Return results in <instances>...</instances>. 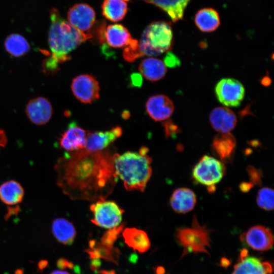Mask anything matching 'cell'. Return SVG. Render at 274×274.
<instances>
[{"label":"cell","instance_id":"6da1fadb","mask_svg":"<svg viewBox=\"0 0 274 274\" xmlns=\"http://www.w3.org/2000/svg\"><path fill=\"white\" fill-rule=\"evenodd\" d=\"M114 153L109 148L94 151L85 148L65 153L55 165L57 185L72 199H106L117 180Z\"/></svg>","mask_w":274,"mask_h":274},{"label":"cell","instance_id":"7a4b0ae2","mask_svg":"<svg viewBox=\"0 0 274 274\" xmlns=\"http://www.w3.org/2000/svg\"><path fill=\"white\" fill-rule=\"evenodd\" d=\"M51 25L48 33L51 57L47 63L48 67L55 68L58 63L70 58L69 54L86 40L92 38L91 33L83 32L64 19L58 11H50Z\"/></svg>","mask_w":274,"mask_h":274},{"label":"cell","instance_id":"3957f363","mask_svg":"<svg viewBox=\"0 0 274 274\" xmlns=\"http://www.w3.org/2000/svg\"><path fill=\"white\" fill-rule=\"evenodd\" d=\"M148 152V148L143 147L138 152L128 151L113 155L115 175L128 191H144L152 174V159Z\"/></svg>","mask_w":274,"mask_h":274},{"label":"cell","instance_id":"277c9868","mask_svg":"<svg viewBox=\"0 0 274 274\" xmlns=\"http://www.w3.org/2000/svg\"><path fill=\"white\" fill-rule=\"evenodd\" d=\"M173 42L170 24L165 21H155L145 28L139 46L143 56H156L171 50Z\"/></svg>","mask_w":274,"mask_h":274},{"label":"cell","instance_id":"5b68a950","mask_svg":"<svg viewBox=\"0 0 274 274\" xmlns=\"http://www.w3.org/2000/svg\"><path fill=\"white\" fill-rule=\"evenodd\" d=\"M211 231L199 224L195 216L190 227L177 228L175 235L177 243L183 248L181 258L191 253L209 254L207 248L210 247Z\"/></svg>","mask_w":274,"mask_h":274},{"label":"cell","instance_id":"8992f818","mask_svg":"<svg viewBox=\"0 0 274 274\" xmlns=\"http://www.w3.org/2000/svg\"><path fill=\"white\" fill-rule=\"evenodd\" d=\"M223 162L216 158L204 155L194 165L192 177L197 183L206 186L210 192L215 190V185L223 178L225 173Z\"/></svg>","mask_w":274,"mask_h":274},{"label":"cell","instance_id":"52a82bcc","mask_svg":"<svg viewBox=\"0 0 274 274\" xmlns=\"http://www.w3.org/2000/svg\"><path fill=\"white\" fill-rule=\"evenodd\" d=\"M90 210L93 213L91 222L108 229L120 225L124 212L115 202L105 199L95 201L90 206Z\"/></svg>","mask_w":274,"mask_h":274},{"label":"cell","instance_id":"ba28073f","mask_svg":"<svg viewBox=\"0 0 274 274\" xmlns=\"http://www.w3.org/2000/svg\"><path fill=\"white\" fill-rule=\"evenodd\" d=\"M215 92L217 99L222 105L236 107L243 100L245 90L239 81L233 78H224L217 83Z\"/></svg>","mask_w":274,"mask_h":274},{"label":"cell","instance_id":"9c48e42d","mask_svg":"<svg viewBox=\"0 0 274 274\" xmlns=\"http://www.w3.org/2000/svg\"><path fill=\"white\" fill-rule=\"evenodd\" d=\"M71 89L76 98L84 104H90L99 97V83L91 75L83 74L75 77Z\"/></svg>","mask_w":274,"mask_h":274},{"label":"cell","instance_id":"30bf717a","mask_svg":"<svg viewBox=\"0 0 274 274\" xmlns=\"http://www.w3.org/2000/svg\"><path fill=\"white\" fill-rule=\"evenodd\" d=\"M272 271L271 262L249 256L248 250L244 249L231 274H272Z\"/></svg>","mask_w":274,"mask_h":274},{"label":"cell","instance_id":"8fae6325","mask_svg":"<svg viewBox=\"0 0 274 274\" xmlns=\"http://www.w3.org/2000/svg\"><path fill=\"white\" fill-rule=\"evenodd\" d=\"M241 241L252 249L265 251L270 249L273 244V236L271 230L261 225L250 228L240 236Z\"/></svg>","mask_w":274,"mask_h":274},{"label":"cell","instance_id":"7c38bea8","mask_svg":"<svg viewBox=\"0 0 274 274\" xmlns=\"http://www.w3.org/2000/svg\"><path fill=\"white\" fill-rule=\"evenodd\" d=\"M68 22L80 31L87 33L94 24L95 13L89 5L78 3L71 7L67 12Z\"/></svg>","mask_w":274,"mask_h":274},{"label":"cell","instance_id":"4fadbf2b","mask_svg":"<svg viewBox=\"0 0 274 274\" xmlns=\"http://www.w3.org/2000/svg\"><path fill=\"white\" fill-rule=\"evenodd\" d=\"M128 29L120 24H114L101 28L98 37L100 43L106 42L113 48H125L133 40Z\"/></svg>","mask_w":274,"mask_h":274},{"label":"cell","instance_id":"5bb4252c","mask_svg":"<svg viewBox=\"0 0 274 274\" xmlns=\"http://www.w3.org/2000/svg\"><path fill=\"white\" fill-rule=\"evenodd\" d=\"M88 131L75 122L71 123L59 139L60 147L66 152H72L86 148Z\"/></svg>","mask_w":274,"mask_h":274},{"label":"cell","instance_id":"9a60e30c","mask_svg":"<svg viewBox=\"0 0 274 274\" xmlns=\"http://www.w3.org/2000/svg\"><path fill=\"white\" fill-rule=\"evenodd\" d=\"M171 99L163 94L155 95L149 97L146 103V110L149 116L155 121L168 119L174 111Z\"/></svg>","mask_w":274,"mask_h":274},{"label":"cell","instance_id":"2e32d148","mask_svg":"<svg viewBox=\"0 0 274 274\" xmlns=\"http://www.w3.org/2000/svg\"><path fill=\"white\" fill-rule=\"evenodd\" d=\"M26 113L30 121L37 125H44L50 119L52 107L50 101L45 97H38L28 102Z\"/></svg>","mask_w":274,"mask_h":274},{"label":"cell","instance_id":"e0dca14e","mask_svg":"<svg viewBox=\"0 0 274 274\" xmlns=\"http://www.w3.org/2000/svg\"><path fill=\"white\" fill-rule=\"evenodd\" d=\"M236 142L230 132L219 133L213 139L212 150L214 155L222 162L231 160L235 153Z\"/></svg>","mask_w":274,"mask_h":274},{"label":"cell","instance_id":"ac0fdd59","mask_svg":"<svg viewBox=\"0 0 274 274\" xmlns=\"http://www.w3.org/2000/svg\"><path fill=\"white\" fill-rule=\"evenodd\" d=\"M210 122L219 133L230 132L235 127L237 118L235 113L226 107H217L210 114Z\"/></svg>","mask_w":274,"mask_h":274},{"label":"cell","instance_id":"d6986e66","mask_svg":"<svg viewBox=\"0 0 274 274\" xmlns=\"http://www.w3.org/2000/svg\"><path fill=\"white\" fill-rule=\"evenodd\" d=\"M122 134V129L120 126L106 131H88L86 149L92 151L105 150Z\"/></svg>","mask_w":274,"mask_h":274},{"label":"cell","instance_id":"ffe728a7","mask_svg":"<svg viewBox=\"0 0 274 274\" xmlns=\"http://www.w3.org/2000/svg\"><path fill=\"white\" fill-rule=\"evenodd\" d=\"M169 202L175 212L185 214L191 211L194 208L196 203V197L192 190L182 187L173 192Z\"/></svg>","mask_w":274,"mask_h":274},{"label":"cell","instance_id":"44dd1931","mask_svg":"<svg viewBox=\"0 0 274 274\" xmlns=\"http://www.w3.org/2000/svg\"><path fill=\"white\" fill-rule=\"evenodd\" d=\"M122 235L124 242L134 251L143 253L148 251L151 243L146 232L136 228H126Z\"/></svg>","mask_w":274,"mask_h":274},{"label":"cell","instance_id":"7402d4cb","mask_svg":"<svg viewBox=\"0 0 274 274\" xmlns=\"http://www.w3.org/2000/svg\"><path fill=\"white\" fill-rule=\"evenodd\" d=\"M51 228L52 232L58 242L65 245L73 244L76 231L74 225L68 220L56 218L52 222Z\"/></svg>","mask_w":274,"mask_h":274},{"label":"cell","instance_id":"603a6c76","mask_svg":"<svg viewBox=\"0 0 274 274\" xmlns=\"http://www.w3.org/2000/svg\"><path fill=\"white\" fill-rule=\"evenodd\" d=\"M194 22L197 28L204 32H213L220 24L218 13L211 8L199 10L195 15Z\"/></svg>","mask_w":274,"mask_h":274},{"label":"cell","instance_id":"cb8c5ba5","mask_svg":"<svg viewBox=\"0 0 274 274\" xmlns=\"http://www.w3.org/2000/svg\"><path fill=\"white\" fill-rule=\"evenodd\" d=\"M141 75L150 81L162 79L166 74V68L164 62L157 58L150 57L144 59L139 66Z\"/></svg>","mask_w":274,"mask_h":274},{"label":"cell","instance_id":"d4e9b609","mask_svg":"<svg viewBox=\"0 0 274 274\" xmlns=\"http://www.w3.org/2000/svg\"><path fill=\"white\" fill-rule=\"evenodd\" d=\"M24 191L21 184L10 180L0 185V199L8 206H16L23 200Z\"/></svg>","mask_w":274,"mask_h":274},{"label":"cell","instance_id":"484cf974","mask_svg":"<svg viewBox=\"0 0 274 274\" xmlns=\"http://www.w3.org/2000/svg\"><path fill=\"white\" fill-rule=\"evenodd\" d=\"M190 0H148L152 4L165 11L173 22L182 19L184 13Z\"/></svg>","mask_w":274,"mask_h":274},{"label":"cell","instance_id":"4316f807","mask_svg":"<svg viewBox=\"0 0 274 274\" xmlns=\"http://www.w3.org/2000/svg\"><path fill=\"white\" fill-rule=\"evenodd\" d=\"M101 9L105 18L116 22L124 18L127 11V5L123 0H104Z\"/></svg>","mask_w":274,"mask_h":274},{"label":"cell","instance_id":"83f0119b","mask_svg":"<svg viewBox=\"0 0 274 274\" xmlns=\"http://www.w3.org/2000/svg\"><path fill=\"white\" fill-rule=\"evenodd\" d=\"M6 51L15 57L22 56L30 49V46L26 40L19 34L9 35L5 42Z\"/></svg>","mask_w":274,"mask_h":274},{"label":"cell","instance_id":"f1b7e54d","mask_svg":"<svg viewBox=\"0 0 274 274\" xmlns=\"http://www.w3.org/2000/svg\"><path fill=\"white\" fill-rule=\"evenodd\" d=\"M258 206L262 209L270 211L274 207V193L271 188L264 187L258 191L256 196Z\"/></svg>","mask_w":274,"mask_h":274},{"label":"cell","instance_id":"f546056e","mask_svg":"<svg viewBox=\"0 0 274 274\" xmlns=\"http://www.w3.org/2000/svg\"><path fill=\"white\" fill-rule=\"evenodd\" d=\"M123 55L124 58L129 62H132L142 56L137 40L133 39L132 42L124 48Z\"/></svg>","mask_w":274,"mask_h":274},{"label":"cell","instance_id":"4dcf8cb0","mask_svg":"<svg viewBox=\"0 0 274 274\" xmlns=\"http://www.w3.org/2000/svg\"><path fill=\"white\" fill-rule=\"evenodd\" d=\"M123 227L124 224H122L117 227L109 229L102 237L101 244L110 249H113V244Z\"/></svg>","mask_w":274,"mask_h":274},{"label":"cell","instance_id":"1f68e13d","mask_svg":"<svg viewBox=\"0 0 274 274\" xmlns=\"http://www.w3.org/2000/svg\"><path fill=\"white\" fill-rule=\"evenodd\" d=\"M247 172L250 181L253 185H260L262 182V173L252 166H249L247 167Z\"/></svg>","mask_w":274,"mask_h":274},{"label":"cell","instance_id":"d6a6232c","mask_svg":"<svg viewBox=\"0 0 274 274\" xmlns=\"http://www.w3.org/2000/svg\"><path fill=\"white\" fill-rule=\"evenodd\" d=\"M166 65L169 67H176L179 65L180 61L177 57L172 53L168 52L164 59V63Z\"/></svg>","mask_w":274,"mask_h":274},{"label":"cell","instance_id":"836d02e7","mask_svg":"<svg viewBox=\"0 0 274 274\" xmlns=\"http://www.w3.org/2000/svg\"><path fill=\"white\" fill-rule=\"evenodd\" d=\"M131 83L135 87H140L142 83V78L141 75L138 74H133L130 78Z\"/></svg>","mask_w":274,"mask_h":274},{"label":"cell","instance_id":"e575fe53","mask_svg":"<svg viewBox=\"0 0 274 274\" xmlns=\"http://www.w3.org/2000/svg\"><path fill=\"white\" fill-rule=\"evenodd\" d=\"M165 129L166 133L168 135L176 133L178 130L177 126L172 122H168V121L165 124Z\"/></svg>","mask_w":274,"mask_h":274},{"label":"cell","instance_id":"d590c367","mask_svg":"<svg viewBox=\"0 0 274 274\" xmlns=\"http://www.w3.org/2000/svg\"><path fill=\"white\" fill-rule=\"evenodd\" d=\"M7 142V139L5 132L0 129V148L6 146Z\"/></svg>","mask_w":274,"mask_h":274},{"label":"cell","instance_id":"8d00e7d4","mask_svg":"<svg viewBox=\"0 0 274 274\" xmlns=\"http://www.w3.org/2000/svg\"><path fill=\"white\" fill-rule=\"evenodd\" d=\"M253 187V184L249 182L242 183L240 185V189L242 191L247 192Z\"/></svg>","mask_w":274,"mask_h":274},{"label":"cell","instance_id":"74e56055","mask_svg":"<svg viewBox=\"0 0 274 274\" xmlns=\"http://www.w3.org/2000/svg\"><path fill=\"white\" fill-rule=\"evenodd\" d=\"M230 261L226 258H223L221 259V265L223 267H227L230 264Z\"/></svg>","mask_w":274,"mask_h":274},{"label":"cell","instance_id":"f35d334b","mask_svg":"<svg viewBox=\"0 0 274 274\" xmlns=\"http://www.w3.org/2000/svg\"><path fill=\"white\" fill-rule=\"evenodd\" d=\"M270 83V78L267 77H265L262 79L261 83L264 86H268Z\"/></svg>","mask_w":274,"mask_h":274},{"label":"cell","instance_id":"ab89813d","mask_svg":"<svg viewBox=\"0 0 274 274\" xmlns=\"http://www.w3.org/2000/svg\"><path fill=\"white\" fill-rule=\"evenodd\" d=\"M50 274H71L67 271L63 270H55L53 271Z\"/></svg>","mask_w":274,"mask_h":274},{"label":"cell","instance_id":"60d3db41","mask_svg":"<svg viewBox=\"0 0 274 274\" xmlns=\"http://www.w3.org/2000/svg\"><path fill=\"white\" fill-rule=\"evenodd\" d=\"M156 270V274H165L164 268L161 266L157 267Z\"/></svg>","mask_w":274,"mask_h":274},{"label":"cell","instance_id":"b9f144b4","mask_svg":"<svg viewBox=\"0 0 274 274\" xmlns=\"http://www.w3.org/2000/svg\"><path fill=\"white\" fill-rule=\"evenodd\" d=\"M123 1H124V2H125V1H129V0H123Z\"/></svg>","mask_w":274,"mask_h":274},{"label":"cell","instance_id":"7bdbcfd3","mask_svg":"<svg viewBox=\"0 0 274 274\" xmlns=\"http://www.w3.org/2000/svg\"><path fill=\"white\" fill-rule=\"evenodd\" d=\"M146 2L148 1V0H145Z\"/></svg>","mask_w":274,"mask_h":274}]
</instances>
